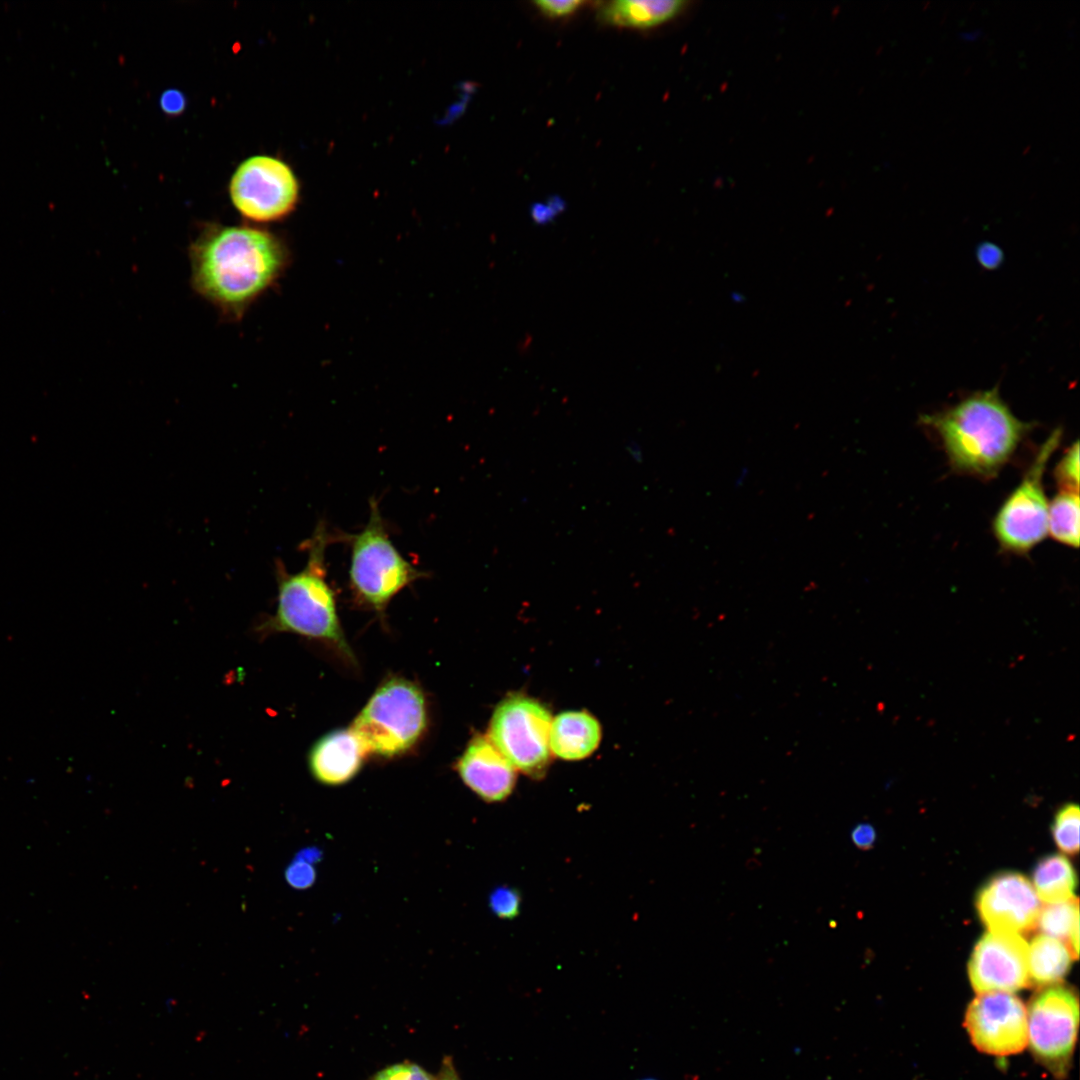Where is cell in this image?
I'll use <instances>...</instances> for the list:
<instances>
[{"label":"cell","mask_w":1080,"mask_h":1080,"mask_svg":"<svg viewBox=\"0 0 1080 1080\" xmlns=\"http://www.w3.org/2000/svg\"><path fill=\"white\" fill-rule=\"evenodd\" d=\"M187 252L192 290L229 323L244 318L288 262L283 241L253 225L207 223Z\"/></svg>","instance_id":"1"},{"label":"cell","mask_w":1080,"mask_h":1080,"mask_svg":"<svg viewBox=\"0 0 1080 1080\" xmlns=\"http://www.w3.org/2000/svg\"><path fill=\"white\" fill-rule=\"evenodd\" d=\"M920 422L936 435L955 472L982 480L998 475L1032 429L1013 414L997 387L922 415Z\"/></svg>","instance_id":"2"},{"label":"cell","mask_w":1080,"mask_h":1080,"mask_svg":"<svg viewBox=\"0 0 1080 1080\" xmlns=\"http://www.w3.org/2000/svg\"><path fill=\"white\" fill-rule=\"evenodd\" d=\"M976 908L989 931L1021 934L1037 925L1041 901L1025 876L1004 872L980 889Z\"/></svg>","instance_id":"12"},{"label":"cell","mask_w":1080,"mask_h":1080,"mask_svg":"<svg viewBox=\"0 0 1080 1080\" xmlns=\"http://www.w3.org/2000/svg\"><path fill=\"white\" fill-rule=\"evenodd\" d=\"M1061 438L1060 428L1050 433L1019 484L994 516L992 530L1002 550L1024 555L1048 535L1049 501L1044 489V474Z\"/></svg>","instance_id":"6"},{"label":"cell","mask_w":1080,"mask_h":1080,"mask_svg":"<svg viewBox=\"0 0 1080 1080\" xmlns=\"http://www.w3.org/2000/svg\"><path fill=\"white\" fill-rule=\"evenodd\" d=\"M343 537L329 531L321 520L304 542L308 558L303 569L289 573L278 563L277 606L266 627L325 641L351 658L337 614L336 595L327 580L325 556L327 547Z\"/></svg>","instance_id":"3"},{"label":"cell","mask_w":1080,"mask_h":1080,"mask_svg":"<svg viewBox=\"0 0 1080 1080\" xmlns=\"http://www.w3.org/2000/svg\"><path fill=\"white\" fill-rule=\"evenodd\" d=\"M1073 957L1063 941L1041 934L1028 945L1030 984L1047 987L1060 982L1070 969Z\"/></svg>","instance_id":"17"},{"label":"cell","mask_w":1080,"mask_h":1080,"mask_svg":"<svg viewBox=\"0 0 1080 1080\" xmlns=\"http://www.w3.org/2000/svg\"><path fill=\"white\" fill-rule=\"evenodd\" d=\"M1032 879L1040 901L1052 904L1073 899L1077 877L1065 856L1054 854L1040 859L1033 870Z\"/></svg>","instance_id":"18"},{"label":"cell","mask_w":1080,"mask_h":1080,"mask_svg":"<svg viewBox=\"0 0 1080 1080\" xmlns=\"http://www.w3.org/2000/svg\"><path fill=\"white\" fill-rule=\"evenodd\" d=\"M965 1026L974 1046L986 1054L1013 1055L1028 1045L1027 1010L1012 993L978 994L968 1006Z\"/></svg>","instance_id":"10"},{"label":"cell","mask_w":1080,"mask_h":1080,"mask_svg":"<svg viewBox=\"0 0 1080 1080\" xmlns=\"http://www.w3.org/2000/svg\"><path fill=\"white\" fill-rule=\"evenodd\" d=\"M488 904L490 910L499 919L512 920L520 913L521 894L514 887L507 885L497 886L489 894Z\"/></svg>","instance_id":"23"},{"label":"cell","mask_w":1080,"mask_h":1080,"mask_svg":"<svg viewBox=\"0 0 1080 1080\" xmlns=\"http://www.w3.org/2000/svg\"><path fill=\"white\" fill-rule=\"evenodd\" d=\"M1079 807L1075 803L1064 805L1056 814L1052 834L1063 852L1073 855L1079 850Z\"/></svg>","instance_id":"21"},{"label":"cell","mask_w":1080,"mask_h":1080,"mask_svg":"<svg viewBox=\"0 0 1080 1080\" xmlns=\"http://www.w3.org/2000/svg\"><path fill=\"white\" fill-rule=\"evenodd\" d=\"M285 878L291 887L307 889L316 880V869L313 864L295 858L286 868Z\"/></svg>","instance_id":"25"},{"label":"cell","mask_w":1080,"mask_h":1080,"mask_svg":"<svg viewBox=\"0 0 1080 1080\" xmlns=\"http://www.w3.org/2000/svg\"><path fill=\"white\" fill-rule=\"evenodd\" d=\"M601 738L599 722L584 711L559 714L550 729V750L564 760H580L596 750Z\"/></svg>","instance_id":"15"},{"label":"cell","mask_w":1080,"mask_h":1080,"mask_svg":"<svg viewBox=\"0 0 1080 1080\" xmlns=\"http://www.w3.org/2000/svg\"><path fill=\"white\" fill-rule=\"evenodd\" d=\"M978 257L984 266L992 268L1000 261V250L994 245L983 244L979 249Z\"/></svg>","instance_id":"30"},{"label":"cell","mask_w":1080,"mask_h":1080,"mask_svg":"<svg viewBox=\"0 0 1080 1080\" xmlns=\"http://www.w3.org/2000/svg\"><path fill=\"white\" fill-rule=\"evenodd\" d=\"M426 721L422 691L407 680L391 679L371 696L351 730L367 753L393 757L418 741Z\"/></svg>","instance_id":"5"},{"label":"cell","mask_w":1080,"mask_h":1080,"mask_svg":"<svg viewBox=\"0 0 1080 1080\" xmlns=\"http://www.w3.org/2000/svg\"><path fill=\"white\" fill-rule=\"evenodd\" d=\"M160 107L166 114L177 116L184 111L186 107V98L178 89H167L160 96Z\"/></svg>","instance_id":"27"},{"label":"cell","mask_w":1080,"mask_h":1080,"mask_svg":"<svg viewBox=\"0 0 1080 1080\" xmlns=\"http://www.w3.org/2000/svg\"><path fill=\"white\" fill-rule=\"evenodd\" d=\"M299 193V182L291 167L268 155L244 160L229 183L234 208L252 223H271L287 217L295 209Z\"/></svg>","instance_id":"8"},{"label":"cell","mask_w":1080,"mask_h":1080,"mask_svg":"<svg viewBox=\"0 0 1080 1080\" xmlns=\"http://www.w3.org/2000/svg\"><path fill=\"white\" fill-rule=\"evenodd\" d=\"M850 837L857 848L867 850L872 848L876 841V831L869 823H859L851 830Z\"/></svg>","instance_id":"28"},{"label":"cell","mask_w":1080,"mask_h":1080,"mask_svg":"<svg viewBox=\"0 0 1080 1080\" xmlns=\"http://www.w3.org/2000/svg\"><path fill=\"white\" fill-rule=\"evenodd\" d=\"M456 768L464 784L488 803L507 799L516 783L515 767L489 737L473 738Z\"/></svg>","instance_id":"13"},{"label":"cell","mask_w":1080,"mask_h":1080,"mask_svg":"<svg viewBox=\"0 0 1080 1080\" xmlns=\"http://www.w3.org/2000/svg\"><path fill=\"white\" fill-rule=\"evenodd\" d=\"M551 724L543 704L522 695L509 696L493 713L489 739L515 768L538 778L549 763Z\"/></svg>","instance_id":"7"},{"label":"cell","mask_w":1080,"mask_h":1080,"mask_svg":"<svg viewBox=\"0 0 1080 1080\" xmlns=\"http://www.w3.org/2000/svg\"><path fill=\"white\" fill-rule=\"evenodd\" d=\"M1079 922V907L1077 899L1048 904L1041 908L1037 924L1044 935L1068 940L1075 923Z\"/></svg>","instance_id":"20"},{"label":"cell","mask_w":1080,"mask_h":1080,"mask_svg":"<svg viewBox=\"0 0 1080 1080\" xmlns=\"http://www.w3.org/2000/svg\"><path fill=\"white\" fill-rule=\"evenodd\" d=\"M369 1080H436V1076L416 1063L404 1061L383 1068Z\"/></svg>","instance_id":"24"},{"label":"cell","mask_w":1080,"mask_h":1080,"mask_svg":"<svg viewBox=\"0 0 1080 1080\" xmlns=\"http://www.w3.org/2000/svg\"><path fill=\"white\" fill-rule=\"evenodd\" d=\"M747 474H748V470L744 469L743 471H741L738 478L736 479V486H740V485H742L744 483V481H745V479L747 477Z\"/></svg>","instance_id":"33"},{"label":"cell","mask_w":1080,"mask_h":1080,"mask_svg":"<svg viewBox=\"0 0 1080 1080\" xmlns=\"http://www.w3.org/2000/svg\"><path fill=\"white\" fill-rule=\"evenodd\" d=\"M367 754L351 729H339L319 739L309 755L313 777L330 786L350 781L360 770Z\"/></svg>","instance_id":"14"},{"label":"cell","mask_w":1080,"mask_h":1080,"mask_svg":"<svg viewBox=\"0 0 1080 1080\" xmlns=\"http://www.w3.org/2000/svg\"><path fill=\"white\" fill-rule=\"evenodd\" d=\"M344 541L351 547V593L355 601L379 614L400 591L426 576L394 545L375 498L369 500L365 526L355 534H344Z\"/></svg>","instance_id":"4"},{"label":"cell","mask_w":1080,"mask_h":1080,"mask_svg":"<svg viewBox=\"0 0 1080 1080\" xmlns=\"http://www.w3.org/2000/svg\"><path fill=\"white\" fill-rule=\"evenodd\" d=\"M968 973L978 993H1013L1030 985L1028 944L1016 933L989 931L977 942Z\"/></svg>","instance_id":"11"},{"label":"cell","mask_w":1080,"mask_h":1080,"mask_svg":"<svg viewBox=\"0 0 1080 1080\" xmlns=\"http://www.w3.org/2000/svg\"><path fill=\"white\" fill-rule=\"evenodd\" d=\"M321 856L322 853L318 848L310 847L302 849L295 858L315 865L320 861Z\"/></svg>","instance_id":"32"},{"label":"cell","mask_w":1080,"mask_h":1080,"mask_svg":"<svg viewBox=\"0 0 1080 1080\" xmlns=\"http://www.w3.org/2000/svg\"><path fill=\"white\" fill-rule=\"evenodd\" d=\"M562 208H563V206L561 204V201L557 199V200H553L552 202H550L547 205L535 204L532 207L531 215H532V218L534 219V221L536 223H540V224L547 223L557 213H559L562 210Z\"/></svg>","instance_id":"29"},{"label":"cell","mask_w":1080,"mask_h":1080,"mask_svg":"<svg viewBox=\"0 0 1080 1080\" xmlns=\"http://www.w3.org/2000/svg\"><path fill=\"white\" fill-rule=\"evenodd\" d=\"M1027 1010L1028 1044L1034 1056L1056 1077L1068 1070L1079 1023L1078 997L1062 985L1044 987Z\"/></svg>","instance_id":"9"},{"label":"cell","mask_w":1080,"mask_h":1080,"mask_svg":"<svg viewBox=\"0 0 1080 1080\" xmlns=\"http://www.w3.org/2000/svg\"><path fill=\"white\" fill-rule=\"evenodd\" d=\"M645 1080H654V1079H645Z\"/></svg>","instance_id":"34"},{"label":"cell","mask_w":1080,"mask_h":1080,"mask_svg":"<svg viewBox=\"0 0 1080 1080\" xmlns=\"http://www.w3.org/2000/svg\"><path fill=\"white\" fill-rule=\"evenodd\" d=\"M436 1080H461L450 1056L443 1058Z\"/></svg>","instance_id":"31"},{"label":"cell","mask_w":1080,"mask_h":1080,"mask_svg":"<svg viewBox=\"0 0 1080 1080\" xmlns=\"http://www.w3.org/2000/svg\"><path fill=\"white\" fill-rule=\"evenodd\" d=\"M578 0H541L536 1V7L546 16L563 17L575 12L581 5Z\"/></svg>","instance_id":"26"},{"label":"cell","mask_w":1080,"mask_h":1080,"mask_svg":"<svg viewBox=\"0 0 1080 1080\" xmlns=\"http://www.w3.org/2000/svg\"><path fill=\"white\" fill-rule=\"evenodd\" d=\"M1079 493L1059 491L1049 502L1048 534L1068 547L1079 546Z\"/></svg>","instance_id":"19"},{"label":"cell","mask_w":1080,"mask_h":1080,"mask_svg":"<svg viewBox=\"0 0 1080 1080\" xmlns=\"http://www.w3.org/2000/svg\"><path fill=\"white\" fill-rule=\"evenodd\" d=\"M686 4L680 0H618L602 6L599 16L607 24L644 29L671 20Z\"/></svg>","instance_id":"16"},{"label":"cell","mask_w":1080,"mask_h":1080,"mask_svg":"<svg viewBox=\"0 0 1080 1080\" xmlns=\"http://www.w3.org/2000/svg\"><path fill=\"white\" fill-rule=\"evenodd\" d=\"M1059 491L1079 493V445L1076 441L1058 461L1054 471Z\"/></svg>","instance_id":"22"}]
</instances>
